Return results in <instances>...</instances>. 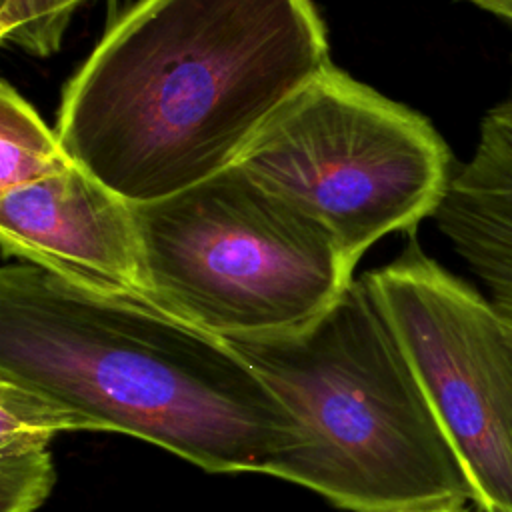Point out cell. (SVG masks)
Wrapping results in <instances>:
<instances>
[{"mask_svg":"<svg viewBox=\"0 0 512 512\" xmlns=\"http://www.w3.org/2000/svg\"><path fill=\"white\" fill-rule=\"evenodd\" d=\"M84 2H86V0H72V4H74V6H76V8H78V6H80V4H84Z\"/></svg>","mask_w":512,"mask_h":512,"instance_id":"cell-14","label":"cell"},{"mask_svg":"<svg viewBox=\"0 0 512 512\" xmlns=\"http://www.w3.org/2000/svg\"><path fill=\"white\" fill-rule=\"evenodd\" d=\"M432 218L512 322V106L506 100L482 118L474 154L452 174Z\"/></svg>","mask_w":512,"mask_h":512,"instance_id":"cell-8","label":"cell"},{"mask_svg":"<svg viewBox=\"0 0 512 512\" xmlns=\"http://www.w3.org/2000/svg\"><path fill=\"white\" fill-rule=\"evenodd\" d=\"M236 164L318 220L354 264L380 238L434 216L454 174L428 118L332 62L272 116Z\"/></svg>","mask_w":512,"mask_h":512,"instance_id":"cell-5","label":"cell"},{"mask_svg":"<svg viewBox=\"0 0 512 512\" xmlns=\"http://www.w3.org/2000/svg\"><path fill=\"white\" fill-rule=\"evenodd\" d=\"M74 10L72 0H0V40L40 58L52 56Z\"/></svg>","mask_w":512,"mask_h":512,"instance_id":"cell-11","label":"cell"},{"mask_svg":"<svg viewBox=\"0 0 512 512\" xmlns=\"http://www.w3.org/2000/svg\"><path fill=\"white\" fill-rule=\"evenodd\" d=\"M330 64L312 0H136L68 80L56 134L132 204L186 190Z\"/></svg>","mask_w":512,"mask_h":512,"instance_id":"cell-1","label":"cell"},{"mask_svg":"<svg viewBox=\"0 0 512 512\" xmlns=\"http://www.w3.org/2000/svg\"><path fill=\"white\" fill-rule=\"evenodd\" d=\"M392 512H476L468 504L460 502H444V504H430V506H416V508H404V510H392Z\"/></svg>","mask_w":512,"mask_h":512,"instance_id":"cell-13","label":"cell"},{"mask_svg":"<svg viewBox=\"0 0 512 512\" xmlns=\"http://www.w3.org/2000/svg\"><path fill=\"white\" fill-rule=\"evenodd\" d=\"M132 210L146 296L220 338L302 328L356 280L318 220L238 164Z\"/></svg>","mask_w":512,"mask_h":512,"instance_id":"cell-4","label":"cell"},{"mask_svg":"<svg viewBox=\"0 0 512 512\" xmlns=\"http://www.w3.org/2000/svg\"><path fill=\"white\" fill-rule=\"evenodd\" d=\"M66 432L36 396L0 382V512H34L52 492L50 442Z\"/></svg>","mask_w":512,"mask_h":512,"instance_id":"cell-9","label":"cell"},{"mask_svg":"<svg viewBox=\"0 0 512 512\" xmlns=\"http://www.w3.org/2000/svg\"><path fill=\"white\" fill-rule=\"evenodd\" d=\"M0 244L4 258L76 284L146 296L132 202L74 160L0 192Z\"/></svg>","mask_w":512,"mask_h":512,"instance_id":"cell-7","label":"cell"},{"mask_svg":"<svg viewBox=\"0 0 512 512\" xmlns=\"http://www.w3.org/2000/svg\"><path fill=\"white\" fill-rule=\"evenodd\" d=\"M450 438L482 512H512V340L492 300L416 242L362 276Z\"/></svg>","mask_w":512,"mask_h":512,"instance_id":"cell-6","label":"cell"},{"mask_svg":"<svg viewBox=\"0 0 512 512\" xmlns=\"http://www.w3.org/2000/svg\"><path fill=\"white\" fill-rule=\"evenodd\" d=\"M470 2L472 6L508 22L512 26V0H466ZM506 102L512 106V88H510V94L506 98Z\"/></svg>","mask_w":512,"mask_h":512,"instance_id":"cell-12","label":"cell"},{"mask_svg":"<svg viewBox=\"0 0 512 512\" xmlns=\"http://www.w3.org/2000/svg\"><path fill=\"white\" fill-rule=\"evenodd\" d=\"M508 328H510V340H512V322L508 320Z\"/></svg>","mask_w":512,"mask_h":512,"instance_id":"cell-15","label":"cell"},{"mask_svg":"<svg viewBox=\"0 0 512 512\" xmlns=\"http://www.w3.org/2000/svg\"><path fill=\"white\" fill-rule=\"evenodd\" d=\"M0 382L66 432H116L206 472L274 474L306 444L294 412L220 336L154 300L20 262L0 270Z\"/></svg>","mask_w":512,"mask_h":512,"instance_id":"cell-2","label":"cell"},{"mask_svg":"<svg viewBox=\"0 0 512 512\" xmlns=\"http://www.w3.org/2000/svg\"><path fill=\"white\" fill-rule=\"evenodd\" d=\"M72 158L56 130L6 80L0 84V192H8L64 168Z\"/></svg>","mask_w":512,"mask_h":512,"instance_id":"cell-10","label":"cell"},{"mask_svg":"<svg viewBox=\"0 0 512 512\" xmlns=\"http://www.w3.org/2000/svg\"><path fill=\"white\" fill-rule=\"evenodd\" d=\"M224 340L304 430L306 444L272 476L352 512L476 506L462 460L362 278L302 328Z\"/></svg>","mask_w":512,"mask_h":512,"instance_id":"cell-3","label":"cell"}]
</instances>
